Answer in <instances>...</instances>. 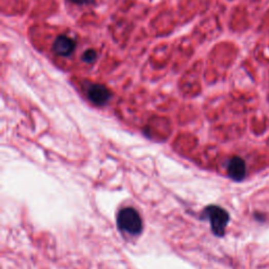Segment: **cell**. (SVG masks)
I'll return each mask as SVG.
<instances>
[{"label":"cell","mask_w":269,"mask_h":269,"mask_svg":"<svg viewBox=\"0 0 269 269\" xmlns=\"http://www.w3.org/2000/svg\"><path fill=\"white\" fill-rule=\"evenodd\" d=\"M203 218L209 220L212 232L217 237H223L229 222L228 212L220 206L209 205L203 211Z\"/></svg>","instance_id":"obj_2"},{"label":"cell","mask_w":269,"mask_h":269,"mask_svg":"<svg viewBox=\"0 0 269 269\" xmlns=\"http://www.w3.org/2000/svg\"><path fill=\"white\" fill-rule=\"evenodd\" d=\"M70 2L76 5H89L94 3V0H70Z\"/></svg>","instance_id":"obj_7"},{"label":"cell","mask_w":269,"mask_h":269,"mask_svg":"<svg viewBox=\"0 0 269 269\" xmlns=\"http://www.w3.org/2000/svg\"><path fill=\"white\" fill-rule=\"evenodd\" d=\"M75 41L67 36H59L56 38L53 48L57 55L67 57L75 50Z\"/></svg>","instance_id":"obj_5"},{"label":"cell","mask_w":269,"mask_h":269,"mask_svg":"<svg viewBox=\"0 0 269 269\" xmlns=\"http://www.w3.org/2000/svg\"><path fill=\"white\" fill-rule=\"evenodd\" d=\"M88 99L96 105H104L111 98L110 91L101 84H91L86 91Z\"/></svg>","instance_id":"obj_3"},{"label":"cell","mask_w":269,"mask_h":269,"mask_svg":"<svg viewBox=\"0 0 269 269\" xmlns=\"http://www.w3.org/2000/svg\"><path fill=\"white\" fill-rule=\"evenodd\" d=\"M227 174L234 181H242L246 176V165L240 157H234L227 166Z\"/></svg>","instance_id":"obj_4"},{"label":"cell","mask_w":269,"mask_h":269,"mask_svg":"<svg viewBox=\"0 0 269 269\" xmlns=\"http://www.w3.org/2000/svg\"><path fill=\"white\" fill-rule=\"evenodd\" d=\"M82 59L86 63H93L97 59V53L94 50H87L82 55Z\"/></svg>","instance_id":"obj_6"},{"label":"cell","mask_w":269,"mask_h":269,"mask_svg":"<svg viewBox=\"0 0 269 269\" xmlns=\"http://www.w3.org/2000/svg\"><path fill=\"white\" fill-rule=\"evenodd\" d=\"M117 225L121 231L132 236L140 235L143 227L139 212L133 207H125L119 211L117 216Z\"/></svg>","instance_id":"obj_1"}]
</instances>
